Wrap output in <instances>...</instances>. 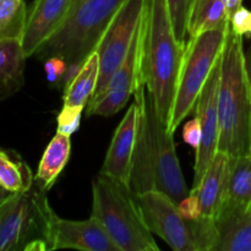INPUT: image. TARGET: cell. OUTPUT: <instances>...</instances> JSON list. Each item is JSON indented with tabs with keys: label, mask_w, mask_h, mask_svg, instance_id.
<instances>
[{
	"label": "cell",
	"mask_w": 251,
	"mask_h": 251,
	"mask_svg": "<svg viewBox=\"0 0 251 251\" xmlns=\"http://www.w3.org/2000/svg\"><path fill=\"white\" fill-rule=\"evenodd\" d=\"M54 211L47 191L33 185L0 203V251L49 250Z\"/></svg>",
	"instance_id": "obj_5"
},
{
	"label": "cell",
	"mask_w": 251,
	"mask_h": 251,
	"mask_svg": "<svg viewBox=\"0 0 251 251\" xmlns=\"http://www.w3.org/2000/svg\"><path fill=\"white\" fill-rule=\"evenodd\" d=\"M215 221L218 230L215 251H251V202L225 200Z\"/></svg>",
	"instance_id": "obj_14"
},
{
	"label": "cell",
	"mask_w": 251,
	"mask_h": 251,
	"mask_svg": "<svg viewBox=\"0 0 251 251\" xmlns=\"http://www.w3.org/2000/svg\"><path fill=\"white\" fill-rule=\"evenodd\" d=\"M229 27L235 34L240 37L251 36V11L242 6L230 16Z\"/></svg>",
	"instance_id": "obj_28"
},
{
	"label": "cell",
	"mask_w": 251,
	"mask_h": 251,
	"mask_svg": "<svg viewBox=\"0 0 251 251\" xmlns=\"http://www.w3.org/2000/svg\"><path fill=\"white\" fill-rule=\"evenodd\" d=\"M33 183V173L20 153L0 149V186L16 194L28 190Z\"/></svg>",
	"instance_id": "obj_20"
},
{
	"label": "cell",
	"mask_w": 251,
	"mask_h": 251,
	"mask_svg": "<svg viewBox=\"0 0 251 251\" xmlns=\"http://www.w3.org/2000/svg\"><path fill=\"white\" fill-rule=\"evenodd\" d=\"M218 151L229 158L249 154L251 144V83L244 60L243 37L228 27L221 54L218 90Z\"/></svg>",
	"instance_id": "obj_2"
},
{
	"label": "cell",
	"mask_w": 251,
	"mask_h": 251,
	"mask_svg": "<svg viewBox=\"0 0 251 251\" xmlns=\"http://www.w3.org/2000/svg\"><path fill=\"white\" fill-rule=\"evenodd\" d=\"M178 210L185 221H195L202 216L200 199L191 191L178 203Z\"/></svg>",
	"instance_id": "obj_29"
},
{
	"label": "cell",
	"mask_w": 251,
	"mask_h": 251,
	"mask_svg": "<svg viewBox=\"0 0 251 251\" xmlns=\"http://www.w3.org/2000/svg\"><path fill=\"white\" fill-rule=\"evenodd\" d=\"M100 78V55L93 51L69 85L64 88V105L87 107L97 88Z\"/></svg>",
	"instance_id": "obj_18"
},
{
	"label": "cell",
	"mask_w": 251,
	"mask_h": 251,
	"mask_svg": "<svg viewBox=\"0 0 251 251\" xmlns=\"http://www.w3.org/2000/svg\"><path fill=\"white\" fill-rule=\"evenodd\" d=\"M169 14L173 22L176 36L180 43L186 44L185 37L188 36V21L193 0H167Z\"/></svg>",
	"instance_id": "obj_25"
},
{
	"label": "cell",
	"mask_w": 251,
	"mask_h": 251,
	"mask_svg": "<svg viewBox=\"0 0 251 251\" xmlns=\"http://www.w3.org/2000/svg\"><path fill=\"white\" fill-rule=\"evenodd\" d=\"M185 44L176 36L167 0H146L141 20L140 81L153 98L161 122L171 125Z\"/></svg>",
	"instance_id": "obj_1"
},
{
	"label": "cell",
	"mask_w": 251,
	"mask_h": 251,
	"mask_svg": "<svg viewBox=\"0 0 251 251\" xmlns=\"http://www.w3.org/2000/svg\"><path fill=\"white\" fill-rule=\"evenodd\" d=\"M228 26L229 17L222 0H193L188 21L189 38Z\"/></svg>",
	"instance_id": "obj_19"
},
{
	"label": "cell",
	"mask_w": 251,
	"mask_h": 251,
	"mask_svg": "<svg viewBox=\"0 0 251 251\" xmlns=\"http://www.w3.org/2000/svg\"><path fill=\"white\" fill-rule=\"evenodd\" d=\"M125 0H74L64 24L42 44L33 56L44 61L51 56L63 58L68 70L63 87L69 85L86 59L96 51L113 17Z\"/></svg>",
	"instance_id": "obj_3"
},
{
	"label": "cell",
	"mask_w": 251,
	"mask_h": 251,
	"mask_svg": "<svg viewBox=\"0 0 251 251\" xmlns=\"http://www.w3.org/2000/svg\"><path fill=\"white\" fill-rule=\"evenodd\" d=\"M71 154L70 136L56 132L46 147L34 174V183L48 193L68 164Z\"/></svg>",
	"instance_id": "obj_17"
},
{
	"label": "cell",
	"mask_w": 251,
	"mask_h": 251,
	"mask_svg": "<svg viewBox=\"0 0 251 251\" xmlns=\"http://www.w3.org/2000/svg\"><path fill=\"white\" fill-rule=\"evenodd\" d=\"M142 218L151 233L158 235L176 251H195L189 221L181 217L178 205L161 190L136 196Z\"/></svg>",
	"instance_id": "obj_9"
},
{
	"label": "cell",
	"mask_w": 251,
	"mask_h": 251,
	"mask_svg": "<svg viewBox=\"0 0 251 251\" xmlns=\"http://www.w3.org/2000/svg\"><path fill=\"white\" fill-rule=\"evenodd\" d=\"M189 223L195 251H215L218 243V230L215 218L201 216L199 220L189 221Z\"/></svg>",
	"instance_id": "obj_24"
},
{
	"label": "cell",
	"mask_w": 251,
	"mask_h": 251,
	"mask_svg": "<svg viewBox=\"0 0 251 251\" xmlns=\"http://www.w3.org/2000/svg\"><path fill=\"white\" fill-rule=\"evenodd\" d=\"M145 5L146 0H125L103 34L96 49L100 55V78L91 100L102 93L126 56L144 15Z\"/></svg>",
	"instance_id": "obj_8"
},
{
	"label": "cell",
	"mask_w": 251,
	"mask_h": 251,
	"mask_svg": "<svg viewBox=\"0 0 251 251\" xmlns=\"http://www.w3.org/2000/svg\"><path fill=\"white\" fill-rule=\"evenodd\" d=\"M120 251H157L129 185L100 173L92 183V213Z\"/></svg>",
	"instance_id": "obj_4"
},
{
	"label": "cell",
	"mask_w": 251,
	"mask_h": 251,
	"mask_svg": "<svg viewBox=\"0 0 251 251\" xmlns=\"http://www.w3.org/2000/svg\"><path fill=\"white\" fill-rule=\"evenodd\" d=\"M11 194H14V193H10V191L5 190L4 188H1V186H0V203H1L2 201L6 200V199L9 198V196L11 195Z\"/></svg>",
	"instance_id": "obj_33"
},
{
	"label": "cell",
	"mask_w": 251,
	"mask_h": 251,
	"mask_svg": "<svg viewBox=\"0 0 251 251\" xmlns=\"http://www.w3.org/2000/svg\"><path fill=\"white\" fill-rule=\"evenodd\" d=\"M75 249L82 251H120L100 222L64 220L54 213L49 232V250Z\"/></svg>",
	"instance_id": "obj_11"
},
{
	"label": "cell",
	"mask_w": 251,
	"mask_h": 251,
	"mask_svg": "<svg viewBox=\"0 0 251 251\" xmlns=\"http://www.w3.org/2000/svg\"><path fill=\"white\" fill-rule=\"evenodd\" d=\"M221 78V56L213 66L208 80L201 90L196 102V117L199 118L202 130V137L196 150L194 166V186L200 184L208 166L218 151L220 139V118H218V90Z\"/></svg>",
	"instance_id": "obj_10"
},
{
	"label": "cell",
	"mask_w": 251,
	"mask_h": 251,
	"mask_svg": "<svg viewBox=\"0 0 251 251\" xmlns=\"http://www.w3.org/2000/svg\"><path fill=\"white\" fill-rule=\"evenodd\" d=\"M27 12L25 0H0V41H21Z\"/></svg>",
	"instance_id": "obj_22"
},
{
	"label": "cell",
	"mask_w": 251,
	"mask_h": 251,
	"mask_svg": "<svg viewBox=\"0 0 251 251\" xmlns=\"http://www.w3.org/2000/svg\"><path fill=\"white\" fill-rule=\"evenodd\" d=\"M85 107H76V105H63L60 113L56 117V132L63 134L65 136H70L75 134L80 127L81 117Z\"/></svg>",
	"instance_id": "obj_26"
},
{
	"label": "cell",
	"mask_w": 251,
	"mask_h": 251,
	"mask_svg": "<svg viewBox=\"0 0 251 251\" xmlns=\"http://www.w3.org/2000/svg\"><path fill=\"white\" fill-rule=\"evenodd\" d=\"M201 137H202V130H201L200 120L195 117L184 125L183 140L196 151L201 144Z\"/></svg>",
	"instance_id": "obj_30"
},
{
	"label": "cell",
	"mask_w": 251,
	"mask_h": 251,
	"mask_svg": "<svg viewBox=\"0 0 251 251\" xmlns=\"http://www.w3.org/2000/svg\"><path fill=\"white\" fill-rule=\"evenodd\" d=\"M140 110L136 100L127 108L110 141L100 173L118 179L129 185L132 158L139 131Z\"/></svg>",
	"instance_id": "obj_13"
},
{
	"label": "cell",
	"mask_w": 251,
	"mask_h": 251,
	"mask_svg": "<svg viewBox=\"0 0 251 251\" xmlns=\"http://www.w3.org/2000/svg\"><path fill=\"white\" fill-rule=\"evenodd\" d=\"M134 97L141 104L147 120L156 189L167 194L178 205L190 191L176 156L173 134L158 118L153 98L144 82L139 83Z\"/></svg>",
	"instance_id": "obj_7"
},
{
	"label": "cell",
	"mask_w": 251,
	"mask_h": 251,
	"mask_svg": "<svg viewBox=\"0 0 251 251\" xmlns=\"http://www.w3.org/2000/svg\"><path fill=\"white\" fill-rule=\"evenodd\" d=\"M226 200L242 203L251 202V157L249 154L229 158Z\"/></svg>",
	"instance_id": "obj_21"
},
{
	"label": "cell",
	"mask_w": 251,
	"mask_h": 251,
	"mask_svg": "<svg viewBox=\"0 0 251 251\" xmlns=\"http://www.w3.org/2000/svg\"><path fill=\"white\" fill-rule=\"evenodd\" d=\"M222 1H223V4H225L226 10H227V14H228V17H229V19H230V16H232V15L234 14V12L237 11V10L239 9L243 4V0H222Z\"/></svg>",
	"instance_id": "obj_31"
},
{
	"label": "cell",
	"mask_w": 251,
	"mask_h": 251,
	"mask_svg": "<svg viewBox=\"0 0 251 251\" xmlns=\"http://www.w3.org/2000/svg\"><path fill=\"white\" fill-rule=\"evenodd\" d=\"M244 60H245V69H247L248 78H249L251 83V46L247 50V53H244Z\"/></svg>",
	"instance_id": "obj_32"
},
{
	"label": "cell",
	"mask_w": 251,
	"mask_h": 251,
	"mask_svg": "<svg viewBox=\"0 0 251 251\" xmlns=\"http://www.w3.org/2000/svg\"><path fill=\"white\" fill-rule=\"evenodd\" d=\"M249 156L251 157V144H250V150H249Z\"/></svg>",
	"instance_id": "obj_34"
},
{
	"label": "cell",
	"mask_w": 251,
	"mask_h": 251,
	"mask_svg": "<svg viewBox=\"0 0 251 251\" xmlns=\"http://www.w3.org/2000/svg\"><path fill=\"white\" fill-rule=\"evenodd\" d=\"M228 27L206 31L196 37H190L186 42L173 114L168 127L171 134L174 135L181 122L195 109L201 90L222 54Z\"/></svg>",
	"instance_id": "obj_6"
},
{
	"label": "cell",
	"mask_w": 251,
	"mask_h": 251,
	"mask_svg": "<svg viewBox=\"0 0 251 251\" xmlns=\"http://www.w3.org/2000/svg\"><path fill=\"white\" fill-rule=\"evenodd\" d=\"M131 90H114L103 93L95 100L88 103L86 107L87 115H100V117H110L117 114L123 109L130 98L134 96Z\"/></svg>",
	"instance_id": "obj_23"
},
{
	"label": "cell",
	"mask_w": 251,
	"mask_h": 251,
	"mask_svg": "<svg viewBox=\"0 0 251 251\" xmlns=\"http://www.w3.org/2000/svg\"><path fill=\"white\" fill-rule=\"evenodd\" d=\"M44 63V71H46L47 80L54 86H63L64 76L68 70V64L63 58L59 56H51L48 58Z\"/></svg>",
	"instance_id": "obj_27"
},
{
	"label": "cell",
	"mask_w": 251,
	"mask_h": 251,
	"mask_svg": "<svg viewBox=\"0 0 251 251\" xmlns=\"http://www.w3.org/2000/svg\"><path fill=\"white\" fill-rule=\"evenodd\" d=\"M229 156L226 152L217 151L215 158L208 166L205 176L191 193L199 196L202 208V216L216 218L227 195Z\"/></svg>",
	"instance_id": "obj_15"
},
{
	"label": "cell",
	"mask_w": 251,
	"mask_h": 251,
	"mask_svg": "<svg viewBox=\"0 0 251 251\" xmlns=\"http://www.w3.org/2000/svg\"><path fill=\"white\" fill-rule=\"evenodd\" d=\"M74 0H34L27 12L21 46L26 58L36 54L64 24Z\"/></svg>",
	"instance_id": "obj_12"
},
{
	"label": "cell",
	"mask_w": 251,
	"mask_h": 251,
	"mask_svg": "<svg viewBox=\"0 0 251 251\" xmlns=\"http://www.w3.org/2000/svg\"><path fill=\"white\" fill-rule=\"evenodd\" d=\"M26 59L21 41H0V102L14 96L25 85Z\"/></svg>",
	"instance_id": "obj_16"
}]
</instances>
